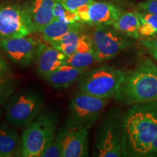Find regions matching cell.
Here are the masks:
<instances>
[{
	"mask_svg": "<svg viewBox=\"0 0 157 157\" xmlns=\"http://www.w3.org/2000/svg\"><path fill=\"white\" fill-rule=\"evenodd\" d=\"M76 13L79 22L92 27L112 25L121 15V11L113 4L94 0L93 2L78 9Z\"/></svg>",
	"mask_w": 157,
	"mask_h": 157,
	"instance_id": "7c38bea8",
	"label": "cell"
},
{
	"mask_svg": "<svg viewBox=\"0 0 157 157\" xmlns=\"http://www.w3.org/2000/svg\"><path fill=\"white\" fill-rule=\"evenodd\" d=\"M83 23L77 22L74 23H66L58 20L53 19L48 25H45L40 31L42 39L47 43H50L60 39L72 29L81 27Z\"/></svg>",
	"mask_w": 157,
	"mask_h": 157,
	"instance_id": "d6986e66",
	"label": "cell"
},
{
	"mask_svg": "<svg viewBox=\"0 0 157 157\" xmlns=\"http://www.w3.org/2000/svg\"><path fill=\"white\" fill-rule=\"evenodd\" d=\"M137 10L157 14V0H144L137 4Z\"/></svg>",
	"mask_w": 157,
	"mask_h": 157,
	"instance_id": "484cf974",
	"label": "cell"
},
{
	"mask_svg": "<svg viewBox=\"0 0 157 157\" xmlns=\"http://www.w3.org/2000/svg\"><path fill=\"white\" fill-rule=\"evenodd\" d=\"M67 56L50 44H46L36 60V72L43 79L65 64Z\"/></svg>",
	"mask_w": 157,
	"mask_h": 157,
	"instance_id": "5bb4252c",
	"label": "cell"
},
{
	"mask_svg": "<svg viewBox=\"0 0 157 157\" xmlns=\"http://www.w3.org/2000/svg\"><path fill=\"white\" fill-rule=\"evenodd\" d=\"M87 127L66 120L56 133L62 146V157H87L89 156Z\"/></svg>",
	"mask_w": 157,
	"mask_h": 157,
	"instance_id": "8fae6325",
	"label": "cell"
},
{
	"mask_svg": "<svg viewBox=\"0 0 157 157\" xmlns=\"http://www.w3.org/2000/svg\"><path fill=\"white\" fill-rule=\"evenodd\" d=\"M44 98L36 90H24L14 93L7 102V122L16 129H25L43 111Z\"/></svg>",
	"mask_w": 157,
	"mask_h": 157,
	"instance_id": "5b68a950",
	"label": "cell"
},
{
	"mask_svg": "<svg viewBox=\"0 0 157 157\" xmlns=\"http://www.w3.org/2000/svg\"><path fill=\"white\" fill-rule=\"evenodd\" d=\"M41 39L32 36L0 39V48L14 63L28 67L36 62L46 46Z\"/></svg>",
	"mask_w": 157,
	"mask_h": 157,
	"instance_id": "30bf717a",
	"label": "cell"
},
{
	"mask_svg": "<svg viewBox=\"0 0 157 157\" xmlns=\"http://www.w3.org/2000/svg\"><path fill=\"white\" fill-rule=\"evenodd\" d=\"M157 134V101L132 105L124 113L123 156L151 157Z\"/></svg>",
	"mask_w": 157,
	"mask_h": 157,
	"instance_id": "6da1fadb",
	"label": "cell"
},
{
	"mask_svg": "<svg viewBox=\"0 0 157 157\" xmlns=\"http://www.w3.org/2000/svg\"><path fill=\"white\" fill-rule=\"evenodd\" d=\"M87 33L96 62L111 60L134 44L133 39L121 34L110 25L92 26Z\"/></svg>",
	"mask_w": 157,
	"mask_h": 157,
	"instance_id": "52a82bcc",
	"label": "cell"
},
{
	"mask_svg": "<svg viewBox=\"0 0 157 157\" xmlns=\"http://www.w3.org/2000/svg\"><path fill=\"white\" fill-rule=\"evenodd\" d=\"M110 98H101L78 91L71 98L67 121L90 129L101 117Z\"/></svg>",
	"mask_w": 157,
	"mask_h": 157,
	"instance_id": "ba28073f",
	"label": "cell"
},
{
	"mask_svg": "<svg viewBox=\"0 0 157 157\" xmlns=\"http://www.w3.org/2000/svg\"><path fill=\"white\" fill-rule=\"evenodd\" d=\"M115 99L125 105L157 101V68L151 58L140 60L125 73Z\"/></svg>",
	"mask_w": 157,
	"mask_h": 157,
	"instance_id": "7a4b0ae2",
	"label": "cell"
},
{
	"mask_svg": "<svg viewBox=\"0 0 157 157\" xmlns=\"http://www.w3.org/2000/svg\"><path fill=\"white\" fill-rule=\"evenodd\" d=\"M151 156H157V134L154 139V143H153L151 152Z\"/></svg>",
	"mask_w": 157,
	"mask_h": 157,
	"instance_id": "f1b7e54d",
	"label": "cell"
},
{
	"mask_svg": "<svg viewBox=\"0 0 157 157\" xmlns=\"http://www.w3.org/2000/svg\"><path fill=\"white\" fill-rule=\"evenodd\" d=\"M155 61H156V68H157V60H155Z\"/></svg>",
	"mask_w": 157,
	"mask_h": 157,
	"instance_id": "1f68e13d",
	"label": "cell"
},
{
	"mask_svg": "<svg viewBox=\"0 0 157 157\" xmlns=\"http://www.w3.org/2000/svg\"><path fill=\"white\" fill-rule=\"evenodd\" d=\"M112 26L121 34L133 39H137L140 37L139 34L140 21L137 12H121Z\"/></svg>",
	"mask_w": 157,
	"mask_h": 157,
	"instance_id": "ac0fdd59",
	"label": "cell"
},
{
	"mask_svg": "<svg viewBox=\"0 0 157 157\" xmlns=\"http://www.w3.org/2000/svg\"><path fill=\"white\" fill-rule=\"evenodd\" d=\"M6 74H7L4 73V72L1 71H0V77H3V76H5Z\"/></svg>",
	"mask_w": 157,
	"mask_h": 157,
	"instance_id": "f546056e",
	"label": "cell"
},
{
	"mask_svg": "<svg viewBox=\"0 0 157 157\" xmlns=\"http://www.w3.org/2000/svg\"><path fill=\"white\" fill-rule=\"evenodd\" d=\"M63 150L58 137L56 136L51 142L47 145L46 147L41 153L40 157H62Z\"/></svg>",
	"mask_w": 157,
	"mask_h": 157,
	"instance_id": "cb8c5ba5",
	"label": "cell"
},
{
	"mask_svg": "<svg viewBox=\"0 0 157 157\" xmlns=\"http://www.w3.org/2000/svg\"><path fill=\"white\" fill-rule=\"evenodd\" d=\"M56 0H29L24 7L32 22L34 32L39 33L53 20Z\"/></svg>",
	"mask_w": 157,
	"mask_h": 157,
	"instance_id": "4fadbf2b",
	"label": "cell"
},
{
	"mask_svg": "<svg viewBox=\"0 0 157 157\" xmlns=\"http://www.w3.org/2000/svg\"><path fill=\"white\" fill-rule=\"evenodd\" d=\"M124 113L118 109L109 110L103 116L96 130L93 156H123Z\"/></svg>",
	"mask_w": 157,
	"mask_h": 157,
	"instance_id": "3957f363",
	"label": "cell"
},
{
	"mask_svg": "<svg viewBox=\"0 0 157 157\" xmlns=\"http://www.w3.org/2000/svg\"><path fill=\"white\" fill-rule=\"evenodd\" d=\"M53 19L58 20L66 23L79 22L76 12L71 11L66 8L60 0H56L53 11Z\"/></svg>",
	"mask_w": 157,
	"mask_h": 157,
	"instance_id": "603a6c76",
	"label": "cell"
},
{
	"mask_svg": "<svg viewBox=\"0 0 157 157\" xmlns=\"http://www.w3.org/2000/svg\"><path fill=\"white\" fill-rule=\"evenodd\" d=\"M140 21L139 34L140 37L151 38L157 35V14L137 11Z\"/></svg>",
	"mask_w": 157,
	"mask_h": 157,
	"instance_id": "44dd1931",
	"label": "cell"
},
{
	"mask_svg": "<svg viewBox=\"0 0 157 157\" xmlns=\"http://www.w3.org/2000/svg\"><path fill=\"white\" fill-rule=\"evenodd\" d=\"M33 32L32 22L24 6L0 4V39L27 36Z\"/></svg>",
	"mask_w": 157,
	"mask_h": 157,
	"instance_id": "9c48e42d",
	"label": "cell"
},
{
	"mask_svg": "<svg viewBox=\"0 0 157 157\" xmlns=\"http://www.w3.org/2000/svg\"><path fill=\"white\" fill-rule=\"evenodd\" d=\"M0 71L7 74H10V68L7 63L0 56Z\"/></svg>",
	"mask_w": 157,
	"mask_h": 157,
	"instance_id": "83f0119b",
	"label": "cell"
},
{
	"mask_svg": "<svg viewBox=\"0 0 157 157\" xmlns=\"http://www.w3.org/2000/svg\"><path fill=\"white\" fill-rule=\"evenodd\" d=\"M2 109L0 108V119H1V117H2Z\"/></svg>",
	"mask_w": 157,
	"mask_h": 157,
	"instance_id": "4dcf8cb0",
	"label": "cell"
},
{
	"mask_svg": "<svg viewBox=\"0 0 157 157\" xmlns=\"http://www.w3.org/2000/svg\"><path fill=\"white\" fill-rule=\"evenodd\" d=\"M96 62L91 41L87 32L83 33L74 54L67 57L65 64L86 70Z\"/></svg>",
	"mask_w": 157,
	"mask_h": 157,
	"instance_id": "9a60e30c",
	"label": "cell"
},
{
	"mask_svg": "<svg viewBox=\"0 0 157 157\" xmlns=\"http://www.w3.org/2000/svg\"><path fill=\"white\" fill-rule=\"evenodd\" d=\"M60 1L69 10L76 12L80 7L93 2L94 0H60Z\"/></svg>",
	"mask_w": 157,
	"mask_h": 157,
	"instance_id": "4316f807",
	"label": "cell"
},
{
	"mask_svg": "<svg viewBox=\"0 0 157 157\" xmlns=\"http://www.w3.org/2000/svg\"><path fill=\"white\" fill-rule=\"evenodd\" d=\"M141 44L144 47L149 55L154 60H157V35L151 38H147L142 40Z\"/></svg>",
	"mask_w": 157,
	"mask_h": 157,
	"instance_id": "d4e9b609",
	"label": "cell"
},
{
	"mask_svg": "<svg viewBox=\"0 0 157 157\" xmlns=\"http://www.w3.org/2000/svg\"><path fill=\"white\" fill-rule=\"evenodd\" d=\"M84 32V31L83 30V25H82L81 27L72 29L60 39L48 44L52 45L54 48L61 51L66 56L68 57L74 53L77 48L78 41Z\"/></svg>",
	"mask_w": 157,
	"mask_h": 157,
	"instance_id": "ffe728a7",
	"label": "cell"
},
{
	"mask_svg": "<svg viewBox=\"0 0 157 157\" xmlns=\"http://www.w3.org/2000/svg\"><path fill=\"white\" fill-rule=\"evenodd\" d=\"M58 124L56 113L42 111L32 123L23 129L21 156L40 157L47 145L56 137Z\"/></svg>",
	"mask_w": 157,
	"mask_h": 157,
	"instance_id": "277c9868",
	"label": "cell"
},
{
	"mask_svg": "<svg viewBox=\"0 0 157 157\" xmlns=\"http://www.w3.org/2000/svg\"><path fill=\"white\" fill-rule=\"evenodd\" d=\"M84 71L85 70L63 64L44 79L55 89H63L78 81Z\"/></svg>",
	"mask_w": 157,
	"mask_h": 157,
	"instance_id": "e0dca14e",
	"label": "cell"
},
{
	"mask_svg": "<svg viewBox=\"0 0 157 157\" xmlns=\"http://www.w3.org/2000/svg\"><path fill=\"white\" fill-rule=\"evenodd\" d=\"M125 72L110 66H102L84 71L78 81L79 91L101 98H115Z\"/></svg>",
	"mask_w": 157,
	"mask_h": 157,
	"instance_id": "8992f818",
	"label": "cell"
},
{
	"mask_svg": "<svg viewBox=\"0 0 157 157\" xmlns=\"http://www.w3.org/2000/svg\"><path fill=\"white\" fill-rule=\"evenodd\" d=\"M22 141L16 128L9 123L0 124V157L21 156Z\"/></svg>",
	"mask_w": 157,
	"mask_h": 157,
	"instance_id": "2e32d148",
	"label": "cell"
},
{
	"mask_svg": "<svg viewBox=\"0 0 157 157\" xmlns=\"http://www.w3.org/2000/svg\"><path fill=\"white\" fill-rule=\"evenodd\" d=\"M17 83L14 78L10 76L0 77V106L8 101L15 93Z\"/></svg>",
	"mask_w": 157,
	"mask_h": 157,
	"instance_id": "7402d4cb",
	"label": "cell"
}]
</instances>
